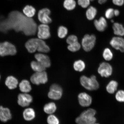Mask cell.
<instances>
[{
  "label": "cell",
  "mask_w": 124,
  "mask_h": 124,
  "mask_svg": "<svg viewBox=\"0 0 124 124\" xmlns=\"http://www.w3.org/2000/svg\"><path fill=\"white\" fill-rule=\"evenodd\" d=\"M38 29L36 23L17 11L10 12L7 18L0 16V31L7 33L13 30L16 32H22L26 35H35Z\"/></svg>",
  "instance_id": "obj_1"
},
{
  "label": "cell",
  "mask_w": 124,
  "mask_h": 124,
  "mask_svg": "<svg viewBox=\"0 0 124 124\" xmlns=\"http://www.w3.org/2000/svg\"><path fill=\"white\" fill-rule=\"evenodd\" d=\"M28 52L31 53L36 51L40 53H47L50 51V48L43 40L40 39L34 38L28 40L25 44Z\"/></svg>",
  "instance_id": "obj_2"
},
{
  "label": "cell",
  "mask_w": 124,
  "mask_h": 124,
  "mask_svg": "<svg viewBox=\"0 0 124 124\" xmlns=\"http://www.w3.org/2000/svg\"><path fill=\"white\" fill-rule=\"evenodd\" d=\"M96 113L95 110L89 108L82 112L80 115L76 119L77 124H93L96 121L94 117Z\"/></svg>",
  "instance_id": "obj_3"
},
{
  "label": "cell",
  "mask_w": 124,
  "mask_h": 124,
  "mask_svg": "<svg viewBox=\"0 0 124 124\" xmlns=\"http://www.w3.org/2000/svg\"><path fill=\"white\" fill-rule=\"evenodd\" d=\"M80 84L85 89L89 91L95 90L98 89L100 85L96 79L95 76L92 75L90 78L85 76H82L80 77Z\"/></svg>",
  "instance_id": "obj_4"
},
{
  "label": "cell",
  "mask_w": 124,
  "mask_h": 124,
  "mask_svg": "<svg viewBox=\"0 0 124 124\" xmlns=\"http://www.w3.org/2000/svg\"><path fill=\"white\" fill-rule=\"evenodd\" d=\"M16 53V47L11 43L8 41L0 43V56L14 55Z\"/></svg>",
  "instance_id": "obj_5"
},
{
  "label": "cell",
  "mask_w": 124,
  "mask_h": 124,
  "mask_svg": "<svg viewBox=\"0 0 124 124\" xmlns=\"http://www.w3.org/2000/svg\"><path fill=\"white\" fill-rule=\"evenodd\" d=\"M96 41L95 35H85L82 41V45L84 50L86 52L91 51L95 46Z\"/></svg>",
  "instance_id": "obj_6"
},
{
  "label": "cell",
  "mask_w": 124,
  "mask_h": 124,
  "mask_svg": "<svg viewBox=\"0 0 124 124\" xmlns=\"http://www.w3.org/2000/svg\"><path fill=\"white\" fill-rule=\"evenodd\" d=\"M30 80L34 84L39 85L45 84L48 80L47 74L45 71L36 72L31 76Z\"/></svg>",
  "instance_id": "obj_7"
},
{
  "label": "cell",
  "mask_w": 124,
  "mask_h": 124,
  "mask_svg": "<svg viewBox=\"0 0 124 124\" xmlns=\"http://www.w3.org/2000/svg\"><path fill=\"white\" fill-rule=\"evenodd\" d=\"M63 93V90L60 85L54 84L51 85L48 94L49 98L57 100L61 99Z\"/></svg>",
  "instance_id": "obj_8"
},
{
  "label": "cell",
  "mask_w": 124,
  "mask_h": 124,
  "mask_svg": "<svg viewBox=\"0 0 124 124\" xmlns=\"http://www.w3.org/2000/svg\"><path fill=\"white\" fill-rule=\"evenodd\" d=\"M113 68L111 65L107 62H103L99 66L98 72L102 77L108 78L112 75Z\"/></svg>",
  "instance_id": "obj_9"
},
{
  "label": "cell",
  "mask_w": 124,
  "mask_h": 124,
  "mask_svg": "<svg viewBox=\"0 0 124 124\" xmlns=\"http://www.w3.org/2000/svg\"><path fill=\"white\" fill-rule=\"evenodd\" d=\"M51 11L47 8L40 10L38 14V20L42 24H48L52 23V20L50 15Z\"/></svg>",
  "instance_id": "obj_10"
},
{
  "label": "cell",
  "mask_w": 124,
  "mask_h": 124,
  "mask_svg": "<svg viewBox=\"0 0 124 124\" xmlns=\"http://www.w3.org/2000/svg\"><path fill=\"white\" fill-rule=\"evenodd\" d=\"M38 36L40 39H47L51 37L50 27L48 24H42L38 27Z\"/></svg>",
  "instance_id": "obj_11"
},
{
  "label": "cell",
  "mask_w": 124,
  "mask_h": 124,
  "mask_svg": "<svg viewBox=\"0 0 124 124\" xmlns=\"http://www.w3.org/2000/svg\"><path fill=\"white\" fill-rule=\"evenodd\" d=\"M110 45L117 50L121 52H124V39L121 37H114L111 39Z\"/></svg>",
  "instance_id": "obj_12"
},
{
  "label": "cell",
  "mask_w": 124,
  "mask_h": 124,
  "mask_svg": "<svg viewBox=\"0 0 124 124\" xmlns=\"http://www.w3.org/2000/svg\"><path fill=\"white\" fill-rule=\"evenodd\" d=\"M33 98L31 96L27 93L20 94L18 97V104L23 107L29 106L32 103Z\"/></svg>",
  "instance_id": "obj_13"
},
{
  "label": "cell",
  "mask_w": 124,
  "mask_h": 124,
  "mask_svg": "<svg viewBox=\"0 0 124 124\" xmlns=\"http://www.w3.org/2000/svg\"><path fill=\"white\" fill-rule=\"evenodd\" d=\"M78 98L79 103L82 107H89L92 103V97L86 93H80L78 94Z\"/></svg>",
  "instance_id": "obj_14"
},
{
  "label": "cell",
  "mask_w": 124,
  "mask_h": 124,
  "mask_svg": "<svg viewBox=\"0 0 124 124\" xmlns=\"http://www.w3.org/2000/svg\"><path fill=\"white\" fill-rule=\"evenodd\" d=\"M35 57L37 61L39 62L46 69L51 66L50 58L47 55L42 53H39L36 54Z\"/></svg>",
  "instance_id": "obj_15"
},
{
  "label": "cell",
  "mask_w": 124,
  "mask_h": 124,
  "mask_svg": "<svg viewBox=\"0 0 124 124\" xmlns=\"http://www.w3.org/2000/svg\"><path fill=\"white\" fill-rule=\"evenodd\" d=\"M94 27L97 31L100 32H103L108 26L107 22L105 18L101 17L98 20H94Z\"/></svg>",
  "instance_id": "obj_16"
},
{
  "label": "cell",
  "mask_w": 124,
  "mask_h": 124,
  "mask_svg": "<svg viewBox=\"0 0 124 124\" xmlns=\"http://www.w3.org/2000/svg\"><path fill=\"white\" fill-rule=\"evenodd\" d=\"M12 117L9 108L0 106V120L6 122L11 120Z\"/></svg>",
  "instance_id": "obj_17"
},
{
  "label": "cell",
  "mask_w": 124,
  "mask_h": 124,
  "mask_svg": "<svg viewBox=\"0 0 124 124\" xmlns=\"http://www.w3.org/2000/svg\"><path fill=\"white\" fill-rule=\"evenodd\" d=\"M5 84L9 89L12 90L17 88L18 84V81L15 77L9 76L6 78Z\"/></svg>",
  "instance_id": "obj_18"
},
{
  "label": "cell",
  "mask_w": 124,
  "mask_h": 124,
  "mask_svg": "<svg viewBox=\"0 0 124 124\" xmlns=\"http://www.w3.org/2000/svg\"><path fill=\"white\" fill-rule=\"evenodd\" d=\"M112 28L115 35L119 37L124 36V27L122 24L117 22L114 23Z\"/></svg>",
  "instance_id": "obj_19"
},
{
  "label": "cell",
  "mask_w": 124,
  "mask_h": 124,
  "mask_svg": "<svg viewBox=\"0 0 124 124\" xmlns=\"http://www.w3.org/2000/svg\"><path fill=\"white\" fill-rule=\"evenodd\" d=\"M23 118L24 120L27 121H31L35 117V113L33 108H26L23 111Z\"/></svg>",
  "instance_id": "obj_20"
},
{
  "label": "cell",
  "mask_w": 124,
  "mask_h": 124,
  "mask_svg": "<svg viewBox=\"0 0 124 124\" xmlns=\"http://www.w3.org/2000/svg\"><path fill=\"white\" fill-rule=\"evenodd\" d=\"M20 90L24 93H27L31 90L32 88L30 82L26 80H23L19 84Z\"/></svg>",
  "instance_id": "obj_21"
},
{
  "label": "cell",
  "mask_w": 124,
  "mask_h": 124,
  "mask_svg": "<svg viewBox=\"0 0 124 124\" xmlns=\"http://www.w3.org/2000/svg\"><path fill=\"white\" fill-rule=\"evenodd\" d=\"M97 11L95 7L92 6L88 8L86 12V17L89 21L93 20L97 15Z\"/></svg>",
  "instance_id": "obj_22"
},
{
  "label": "cell",
  "mask_w": 124,
  "mask_h": 124,
  "mask_svg": "<svg viewBox=\"0 0 124 124\" xmlns=\"http://www.w3.org/2000/svg\"><path fill=\"white\" fill-rule=\"evenodd\" d=\"M118 86V83L117 81L114 80H111L107 85L106 91L109 94H114L117 90Z\"/></svg>",
  "instance_id": "obj_23"
},
{
  "label": "cell",
  "mask_w": 124,
  "mask_h": 124,
  "mask_svg": "<svg viewBox=\"0 0 124 124\" xmlns=\"http://www.w3.org/2000/svg\"><path fill=\"white\" fill-rule=\"evenodd\" d=\"M23 12L26 16L28 18H32L35 14L36 9L31 6L27 5L24 8Z\"/></svg>",
  "instance_id": "obj_24"
},
{
  "label": "cell",
  "mask_w": 124,
  "mask_h": 124,
  "mask_svg": "<svg viewBox=\"0 0 124 124\" xmlns=\"http://www.w3.org/2000/svg\"><path fill=\"white\" fill-rule=\"evenodd\" d=\"M57 109V107L54 102H50L46 104L44 106L43 110L46 114H52L55 112Z\"/></svg>",
  "instance_id": "obj_25"
},
{
  "label": "cell",
  "mask_w": 124,
  "mask_h": 124,
  "mask_svg": "<svg viewBox=\"0 0 124 124\" xmlns=\"http://www.w3.org/2000/svg\"><path fill=\"white\" fill-rule=\"evenodd\" d=\"M31 68L36 72H43L46 70V68L38 61H33L31 63Z\"/></svg>",
  "instance_id": "obj_26"
},
{
  "label": "cell",
  "mask_w": 124,
  "mask_h": 124,
  "mask_svg": "<svg viewBox=\"0 0 124 124\" xmlns=\"http://www.w3.org/2000/svg\"><path fill=\"white\" fill-rule=\"evenodd\" d=\"M76 2L75 0H64L63 2V7L67 10H73L76 7Z\"/></svg>",
  "instance_id": "obj_27"
},
{
  "label": "cell",
  "mask_w": 124,
  "mask_h": 124,
  "mask_svg": "<svg viewBox=\"0 0 124 124\" xmlns=\"http://www.w3.org/2000/svg\"><path fill=\"white\" fill-rule=\"evenodd\" d=\"M73 67L76 71L81 72L85 69V64L84 62L82 60H78L74 62Z\"/></svg>",
  "instance_id": "obj_28"
},
{
  "label": "cell",
  "mask_w": 124,
  "mask_h": 124,
  "mask_svg": "<svg viewBox=\"0 0 124 124\" xmlns=\"http://www.w3.org/2000/svg\"><path fill=\"white\" fill-rule=\"evenodd\" d=\"M103 56L106 61H110L112 60L114 57V54L110 49L108 48H106L103 51Z\"/></svg>",
  "instance_id": "obj_29"
},
{
  "label": "cell",
  "mask_w": 124,
  "mask_h": 124,
  "mask_svg": "<svg viewBox=\"0 0 124 124\" xmlns=\"http://www.w3.org/2000/svg\"><path fill=\"white\" fill-rule=\"evenodd\" d=\"M68 32V29L65 26H61L58 27L57 33L59 38L61 39L64 38L67 35Z\"/></svg>",
  "instance_id": "obj_30"
},
{
  "label": "cell",
  "mask_w": 124,
  "mask_h": 124,
  "mask_svg": "<svg viewBox=\"0 0 124 124\" xmlns=\"http://www.w3.org/2000/svg\"><path fill=\"white\" fill-rule=\"evenodd\" d=\"M81 47L80 43L78 42L69 45L68 46L69 50L72 52H76L80 50Z\"/></svg>",
  "instance_id": "obj_31"
},
{
  "label": "cell",
  "mask_w": 124,
  "mask_h": 124,
  "mask_svg": "<svg viewBox=\"0 0 124 124\" xmlns=\"http://www.w3.org/2000/svg\"><path fill=\"white\" fill-rule=\"evenodd\" d=\"M47 122L48 124H59V119L56 116L53 115L51 114L47 117Z\"/></svg>",
  "instance_id": "obj_32"
},
{
  "label": "cell",
  "mask_w": 124,
  "mask_h": 124,
  "mask_svg": "<svg viewBox=\"0 0 124 124\" xmlns=\"http://www.w3.org/2000/svg\"><path fill=\"white\" fill-rule=\"evenodd\" d=\"M116 100L120 102H124V91L121 90L118 91L115 95Z\"/></svg>",
  "instance_id": "obj_33"
},
{
  "label": "cell",
  "mask_w": 124,
  "mask_h": 124,
  "mask_svg": "<svg viewBox=\"0 0 124 124\" xmlns=\"http://www.w3.org/2000/svg\"><path fill=\"white\" fill-rule=\"evenodd\" d=\"M90 0H78V3L79 5L84 8L89 7L90 4Z\"/></svg>",
  "instance_id": "obj_34"
},
{
  "label": "cell",
  "mask_w": 124,
  "mask_h": 124,
  "mask_svg": "<svg viewBox=\"0 0 124 124\" xmlns=\"http://www.w3.org/2000/svg\"><path fill=\"white\" fill-rule=\"evenodd\" d=\"M114 10L111 8L107 9L105 13V16L107 19H110L114 17Z\"/></svg>",
  "instance_id": "obj_35"
},
{
  "label": "cell",
  "mask_w": 124,
  "mask_h": 124,
  "mask_svg": "<svg viewBox=\"0 0 124 124\" xmlns=\"http://www.w3.org/2000/svg\"><path fill=\"white\" fill-rule=\"evenodd\" d=\"M78 42V39L76 35H71L68 37L66 39V42L69 45Z\"/></svg>",
  "instance_id": "obj_36"
},
{
  "label": "cell",
  "mask_w": 124,
  "mask_h": 124,
  "mask_svg": "<svg viewBox=\"0 0 124 124\" xmlns=\"http://www.w3.org/2000/svg\"><path fill=\"white\" fill-rule=\"evenodd\" d=\"M112 2L115 5L121 7L124 4V0H112Z\"/></svg>",
  "instance_id": "obj_37"
},
{
  "label": "cell",
  "mask_w": 124,
  "mask_h": 124,
  "mask_svg": "<svg viewBox=\"0 0 124 124\" xmlns=\"http://www.w3.org/2000/svg\"><path fill=\"white\" fill-rule=\"evenodd\" d=\"M120 14V12L118 9L114 10V15L116 16H118Z\"/></svg>",
  "instance_id": "obj_38"
},
{
  "label": "cell",
  "mask_w": 124,
  "mask_h": 124,
  "mask_svg": "<svg viewBox=\"0 0 124 124\" xmlns=\"http://www.w3.org/2000/svg\"><path fill=\"white\" fill-rule=\"evenodd\" d=\"M91 1H93L94 0H90ZM108 0H98L99 4H102L105 3Z\"/></svg>",
  "instance_id": "obj_39"
},
{
  "label": "cell",
  "mask_w": 124,
  "mask_h": 124,
  "mask_svg": "<svg viewBox=\"0 0 124 124\" xmlns=\"http://www.w3.org/2000/svg\"><path fill=\"white\" fill-rule=\"evenodd\" d=\"M111 22L112 23H113L114 22V20H111Z\"/></svg>",
  "instance_id": "obj_40"
},
{
  "label": "cell",
  "mask_w": 124,
  "mask_h": 124,
  "mask_svg": "<svg viewBox=\"0 0 124 124\" xmlns=\"http://www.w3.org/2000/svg\"><path fill=\"white\" fill-rule=\"evenodd\" d=\"M98 124V123H94V124Z\"/></svg>",
  "instance_id": "obj_41"
},
{
  "label": "cell",
  "mask_w": 124,
  "mask_h": 124,
  "mask_svg": "<svg viewBox=\"0 0 124 124\" xmlns=\"http://www.w3.org/2000/svg\"><path fill=\"white\" fill-rule=\"evenodd\" d=\"M0 78H1V76H0Z\"/></svg>",
  "instance_id": "obj_42"
}]
</instances>
